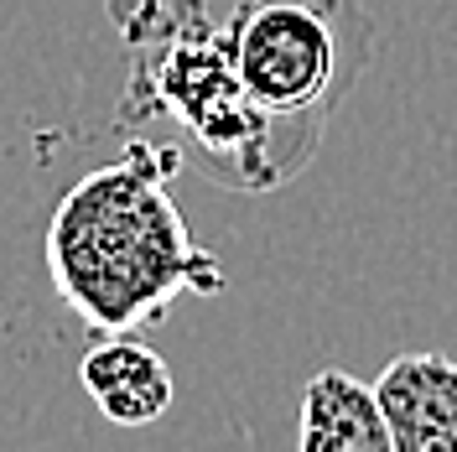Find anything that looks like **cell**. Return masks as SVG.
Instances as JSON below:
<instances>
[{"label": "cell", "instance_id": "cell-2", "mask_svg": "<svg viewBox=\"0 0 457 452\" xmlns=\"http://www.w3.org/2000/svg\"><path fill=\"white\" fill-rule=\"evenodd\" d=\"M224 42L250 105L312 156L374 57V21L359 0H239Z\"/></svg>", "mask_w": 457, "mask_h": 452}, {"label": "cell", "instance_id": "cell-1", "mask_svg": "<svg viewBox=\"0 0 457 452\" xmlns=\"http://www.w3.org/2000/svg\"><path fill=\"white\" fill-rule=\"evenodd\" d=\"M182 151L136 141L120 162L79 177L47 224V276L62 307L99 333H136L177 297L224 291V265L193 245L167 182Z\"/></svg>", "mask_w": 457, "mask_h": 452}, {"label": "cell", "instance_id": "cell-4", "mask_svg": "<svg viewBox=\"0 0 457 452\" xmlns=\"http://www.w3.org/2000/svg\"><path fill=\"white\" fill-rule=\"evenodd\" d=\"M390 452H457V359L395 354L374 380Z\"/></svg>", "mask_w": 457, "mask_h": 452}, {"label": "cell", "instance_id": "cell-6", "mask_svg": "<svg viewBox=\"0 0 457 452\" xmlns=\"http://www.w3.org/2000/svg\"><path fill=\"white\" fill-rule=\"evenodd\" d=\"M296 448L302 452H390V431H385V416H379L374 385L353 380L348 369H317L302 385Z\"/></svg>", "mask_w": 457, "mask_h": 452}, {"label": "cell", "instance_id": "cell-3", "mask_svg": "<svg viewBox=\"0 0 457 452\" xmlns=\"http://www.w3.org/2000/svg\"><path fill=\"white\" fill-rule=\"evenodd\" d=\"M156 84H162V105L182 120L193 156L213 182L239 188V193H265L307 167V151L286 130H276L239 88L224 27L182 31L162 57Z\"/></svg>", "mask_w": 457, "mask_h": 452}, {"label": "cell", "instance_id": "cell-5", "mask_svg": "<svg viewBox=\"0 0 457 452\" xmlns=\"http://www.w3.org/2000/svg\"><path fill=\"white\" fill-rule=\"evenodd\" d=\"M79 385L99 406V416L114 426H151L177 400L167 359L130 333H104V343H94L79 359Z\"/></svg>", "mask_w": 457, "mask_h": 452}]
</instances>
